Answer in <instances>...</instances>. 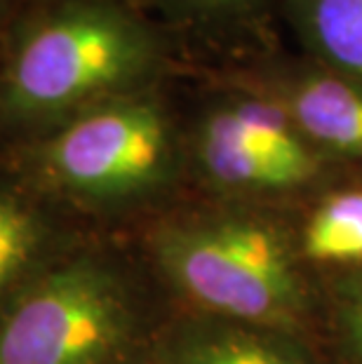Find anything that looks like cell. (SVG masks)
Instances as JSON below:
<instances>
[{
    "label": "cell",
    "mask_w": 362,
    "mask_h": 364,
    "mask_svg": "<svg viewBox=\"0 0 362 364\" xmlns=\"http://www.w3.org/2000/svg\"><path fill=\"white\" fill-rule=\"evenodd\" d=\"M90 235L0 160V317Z\"/></svg>",
    "instance_id": "7"
},
{
    "label": "cell",
    "mask_w": 362,
    "mask_h": 364,
    "mask_svg": "<svg viewBox=\"0 0 362 364\" xmlns=\"http://www.w3.org/2000/svg\"><path fill=\"white\" fill-rule=\"evenodd\" d=\"M299 212L188 196L127 237L176 313L261 324L327 348V280L302 252Z\"/></svg>",
    "instance_id": "1"
},
{
    "label": "cell",
    "mask_w": 362,
    "mask_h": 364,
    "mask_svg": "<svg viewBox=\"0 0 362 364\" xmlns=\"http://www.w3.org/2000/svg\"><path fill=\"white\" fill-rule=\"evenodd\" d=\"M325 280L327 350L336 364H362V268Z\"/></svg>",
    "instance_id": "12"
},
{
    "label": "cell",
    "mask_w": 362,
    "mask_h": 364,
    "mask_svg": "<svg viewBox=\"0 0 362 364\" xmlns=\"http://www.w3.org/2000/svg\"><path fill=\"white\" fill-rule=\"evenodd\" d=\"M0 160L102 235L134 233L191 196L181 108L165 85L90 108Z\"/></svg>",
    "instance_id": "3"
},
{
    "label": "cell",
    "mask_w": 362,
    "mask_h": 364,
    "mask_svg": "<svg viewBox=\"0 0 362 364\" xmlns=\"http://www.w3.org/2000/svg\"><path fill=\"white\" fill-rule=\"evenodd\" d=\"M299 54L362 82V0H278Z\"/></svg>",
    "instance_id": "10"
},
{
    "label": "cell",
    "mask_w": 362,
    "mask_h": 364,
    "mask_svg": "<svg viewBox=\"0 0 362 364\" xmlns=\"http://www.w3.org/2000/svg\"><path fill=\"white\" fill-rule=\"evenodd\" d=\"M210 73L280 108L315 149L339 165L362 162V82L278 48L245 57Z\"/></svg>",
    "instance_id": "6"
},
{
    "label": "cell",
    "mask_w": 362,
    "mask_h": 364,
    "mask_svg": "<svg viewBox=\"0 0 362 364\" xmlns=\"http://www.w3.org/2000/svg\"><path fill=\"white\" fill-rule=\"evenodd\" d=\"M299 242L320 275L362 268V181H344L299 212Z\"/></svg>",
    "instance_id": "11"
},
{
    "label": "cell",
    "mask_w": 362,
    "mask_h": 364,
    "mask_svg": "<svg viewBox=\"0 0 362 364\" xmlns=\"http://www.w3.org/2000/svg\"><path fill=\"white\" fill-rule=\"evenodd\" d=\"M191 196L304 209L351 167L318 151L280 108L207 71L181 108Z\"/></svg>",
    "instance_id": "5"
},
{
    "label": "cell",
    "mask_w": 362,
    "mask_h": 364,
    "mask_svg": "<svg viewBox=\"0 0 362 364\" xmlns=\"http://www.w3.org/2000/svg\"><path fill=\"white\" fill-rule=\"evenodd\" d=\"M149 5L169 38L174 33L188 48L217 54L219 66L275 50L278 0H149Z\"/></svg>",
    "instance_id": "9"
},
{
    "label": "cell",
    "mask_w": 362,
    "mask_h": 364,
    "mask_svg": "<svg viewBox=\"0 0 362 364\" xmlns=\"http://www.w3.org/2000/svg\"><path fill=\"white\" fill-rule=\"evenodd\" d=\"M174 306L127 235H90L0 317V364H151Z\"/></svg>",
    "instance_id": "4"
},
{
    "label": "cell",
    "mask_w": 362,
    "mask_h": 364,
    "mask_svg": "<svg viewBox=\"0 0 362 364\" xmlns=\"http://www.w3.org/2000/svg\"><path fill=\"white\" fill-rule=\"evenodd\" d=\"M176 45L132 0H55L0 48V151L167 85Z\"/></svg>",
    "instance_id": "2"
},
{
    "label": "cell",
    "mask_w": 362,
    "mask_h": 364,
    "mask_svg": "<svg viewBox=\"0 0 362 364\" xmlns=\"http://www.w3.org/2000/svg\"><path fill=\"white\" fill-rule=\"evenodd\" d=\"M358 169H360V176H362V162H360V167H358ZM360 181H362V179H360Z\"/></svg>",
    "instance_id": "14"
},
{
    "label": "cell",
    "mask_w": 362,
    "mask_h": 364,
    "mask_svg": "<svg viewBox=\"0 0 362 364\" xmlns=\"http://www.w3.org/2000/svg\"><path fill=\"white\" fill-rule=\"evenodd\" d=\"M151 364H336L325 346L289 331L174 313Z\"/></svg>",
    "instance_id": "8"
},
{
    "label": "cell",
    "mask_w": 362,
    "mask_h": 364,
    "mask_svg": "<svg viewBox=\"0 0 362 364\" xmlns=\"http://www.w3.org/2000/svg\"><path fill=\"white\" fill-rule=\"evenodd\" d=\"M10 3L12 0H0V21L7 17V12H10Z\"/></svg>",
    "instance_id": "13"
}]
</instances>
